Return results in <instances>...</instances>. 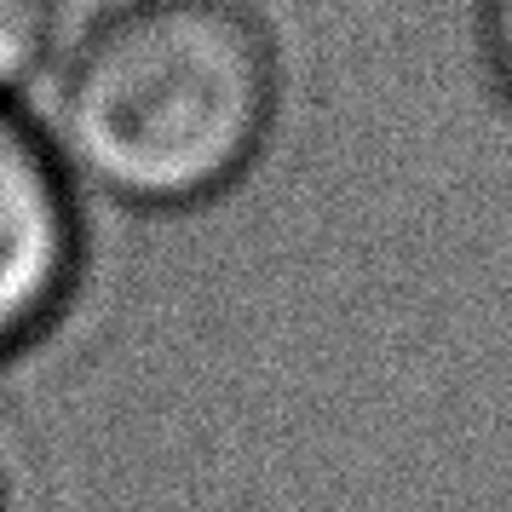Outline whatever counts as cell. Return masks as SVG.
<instances>
[{"label":"cell","instance_id":"cell-1","mask_svg":"<svg viewBox=\"0 0 512 512\" xmlns=\"http://www.w3.org/2000/svg\"><path fill=\"white\" fill-rule=\"evenodd\" d=\"M29 110L87 202L179 219L271 156L288 47L265 0H98L70 18Z\"/></svg>","mask_w":512,"mask_h":512},{"label":"cell","instance_id":"cell-2","mask_svg":"<svg viewBox=\"0 0 512 512\" xmlns=\"http://www.w3.org/2000/svg\"><path fill=\"white\" fill-rule=\"evenodd\" d=\"M87 196L29 104H0V369L52 340L87 282Z\"/></svg>","mask_w":512,"mask_h":512},{"label":"cell","instance_id":"cell-3","mask_svg":"<svg viewBox=\"0 0 512 512\" xmlns=\"http://www.w3.org/2000/svg\"><path fill=\"white\" fill-rule=\"evenodd\" d=\"M70 0H0V104H29L47 81Z\"/></svg>","mask_w":512,"mask_h":512},{"label":"cell","instance_id":"cell-4","mask_svg":"<svg viewBox=\"0 0 512 512\" xmlns=\"http://www.w3.org/2000/svg\"><path fill=\"white\" fill-rule=\"evenodd\" d=\"M478 52L501 104L512 110V0H478Z\"/></svg>","mask_w":512,"mask_h":512},{"label":"cell","instance_id":"cell-5","mask_svg":"<svg viewBox=\"0 0 512 512\" xmlns=\"http://www.w3.org/2000/svg\"><path fill=\"white\" fill-rule=\"evenodd\" d=\"M0 512H12V484H6V466H0Z\"/></svg>","mask_w":512,"mask_h":512}]
</instances>
